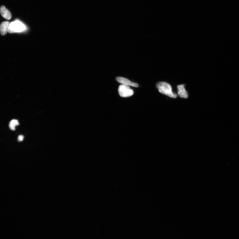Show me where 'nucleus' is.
I'll return each instance as SVG.
<instances>
[{
	"instance_id": "8",
	"label": "nucleus",
	"mask_w": 239,
	"mask_h": 239,
	"mask_svg": "<svg viewBox=\"0 0 239 239\" xmlns=\"http://www.w3.org/2000/svg\"><path fill=\"white\" fill-rule=\"evenodd\" d=\"M19 124V123L18 120H12L9 123V127L11 130L14 131L15 129V127L18 125Z\"/></svg>"
},
{
	"instance_id": "7",
	"label": "nucleus",
	"mask_w": 239,
	"mask_h": 239,
	"mask_svg": "<svg viewBox=\"0 0 239 239\" xmlns=\"http://www.w3.org/2000/svg\"><path fill=\"white\" fill-rule=\"evenodd\" d=\"M10 23L8 21L2 22L0 25V33L2 36H4L8 32Z\"/></svg>"
},
{
	"instance_id": "1",
	"label": "nucleus",
	"mask_w": 239,
	"mask_h": 239,
	"mask_svg": "<svg viewBox=\"0 0 239 239\" xmlns=\"http://www.w3.org/2000/svg\"><path fill=\"white\" fill-rule=\"evenodd\" d=\"M156 86L159 92L161 94L172 98L176 99L177 97V94L173 92L170 84L166 82H158L156 84Z\"/></svg>"
},
{
	"instance_id": "5",
	"label": "nucleus",
	"mask_w": 239,
	"mask_h": 239,
	"mask_svg": "<svg viewBox=\"0 0 239 239\" xmlns=\"http://www.w3.org/2000/svg\"><path fill=\"white\" fill-rule=\"evenodd\" d=\"M185 85H182L177 86L178 89V95L181 98L187 99L188 94L185 88Z\"/></svg>"
},
{
	"instance_id": "2",
	"label": "nucleus",
	"mask_w": 239,
	"mask_h": 239,
	"mask_svg": "<svg viewBox=\"0 0 239 239\" xmlns=\"http://www.w3.org/2000/svg\"><path fill=\"white\" fill-rule=\"evenodd\" d=\"M26 29L25 25L23 23L17 21L10 23L8 32L10 33L22 32L24 31Z\"/></svg>"
},
{
	"instance_id": "3",
	"label": "nucleus",
	"mask_w": 239,
	"mask_h": 239,
	"mask_svg": "<svg viewBox=\"0 0 239 239\" xmlns=\"http://www.w3.org/2000/svg\"><path fill=\"white\" fill-rule=\"evenodd\" d=\"M118 91L119 95L121 97H128L134 95L133 90L131 89L129 86L121 85L119 87Z\"/></svg>"
},
{
	"instance_id": "6",
	"label": "nucleus",
	"mask_w": 239,
	"mask_h": 239,
	"mask_svg": "<svg viewBox=\"0 0 239 239\" xmlns=\"http://www.w3.org/2000/svg\"><path fill=\"white\" fill-rule=\"evenodd\" d=\"M0 13L3 17L6 19L9 20L11 18L12 15L11 12L4 5H2L0 7Z\"/></svg>"
},
{
	"instance_id": "4",
	"label": "nucleus",
	"mask_w": 239,
	"mask_h": 239,
	"mask_svg": "<svg viewBox=\"0 0 239 239\" xmlns=\"http://www.w3.org/2000/svg\"><path fill=\"white\" fill-rule=\"evenodd\" d=\"M116 80L117 82L122 84V85H123L136 87H138L139 86V85L137 83L131 82L128 79L124 78L123 77H117Z\"/></svg>"
},
{
	"instance_id": "9",
	"label": "nucleus",
	"mask_w": 239,
	"mask_h": 239,
	"mask_svg": "<svg viewBox=\"0 0 239 239\" xmlns=\"http://www.w3.org/2000/svg\"><path fill=\"white\" fill-rule=\"evenodd\" d=\"M24 136L23 135H20L18 136V140L19 142H21L24 139Z\"/></svg>"
}]
</instances>
